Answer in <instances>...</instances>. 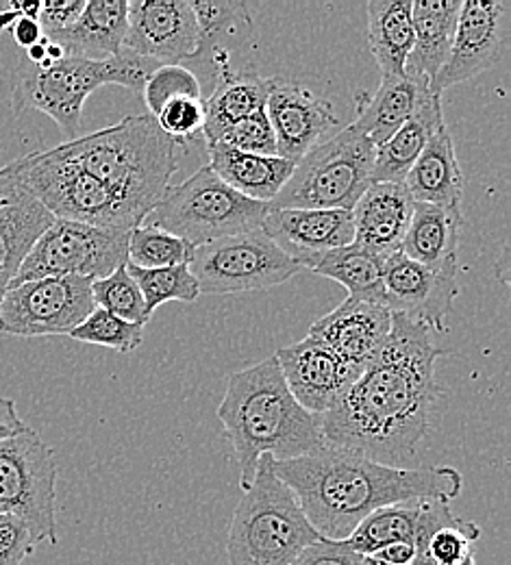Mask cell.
Instances as JSON below:
<instances>
[{"mask_svg":"<svg viewBox=\"0 0 511 565\" xmlns=\"http://www.w3.org/2000/svg\"><path fill=\"white\" fill-rule=\"evenodd\" d=\"M277 78H266L255 72L233 74L222 78L205 98V127L203 136L207 146L219 143L224 131H228L239 120L266 109V100L275 87Z\"/></svg>","mask_w":511,"mask_h":565,"instance_id":"d6a6232c","label":"cell"},{"mask_svg":"<svg viewBox=\"0 0 511 565\" xmlns=\"http://www.w3.org/2000/svg\"><path fill=\"white\" fill-rule=\"evenodd\" d=\"M481 537V529L470 520H455L436 531L427 544L432 565H457L472 557V546Z\"/></svg>","mask_w":511,"mask_h":565,"instance_id":"ab89813d","label":"cell"},{"mask_svg":"<svg viewBox=\"0 0 511 565\" xmlns=\"http://www.w3.org/2000/svg\"><path fill=\"white\" fill-rule=\"evenodd\" d=\"M194 250V244L147 222L136 226L129 237V264L145 270L185 266L192 262Z\"/></svg>","mask_w":511,"mask_h":565,"instance_id":"e575fe53","label":"cell"},{"mask_svg":"<svg viewBox=\"0 0 511 565\" xmlns=\"http://www.w3.org/2000/svg\"><path fill=\"white\" fill-rule=\"evenodd\" d=\"M199 49V22L190 0H134L125 51L159 66H185Z\"/></svg>","mask_w":511,"mask_h":565,"instance_id":"9a60e30c","label":"cell"},{"mask_svg":"<svg viewBox=\"0 0 511 565\" xmlns=\"http://www.w3.org/2000/svg\"><path fill=\"white\" fill-rule=\"evenodd\" d=\"M190 270L201 294H242L284 285L302 268L264 231H253L196 246Z\"/></svg>","mask_w":511,"mask_h":565,"instance_id":"7c38bea8","label":"cell"},{"mask_svg":"<svg viewBox=\"0 0 511 565\" xmlns=\"http://www.w3.org/2000/svg\"><path fill=\"white\" fill-rule=\"evenodd\" d=\"M85 9V0H46L40 7L38 22L46 40L68 31Z\"/></svg>","mask_w":511,"mask_h":565,"instance_id":"ee69618b","label":"cell"},{"mask_svg":"<svg viewBox=\"0 0 511 565\" xmlns=\"http://www.w3.org/2000/svg\"><path fill=\"white\" fill-rule=\"evenodd\" d=\"M461 224V213L446 212L427 203H414V213L398 253L434 270L459 266L457 248Z\"/></svg>","mask_w":511,"mask_h":565,"instance_id":"4dcf8cb0","label":"cell"},{"mask_svg":"<svg viewBox=\"0 0 511 565\" xmlns=\"http://www.w3.org/2000/svg\"><path fill=\"white\" fill-rule=\"evenodd\" d=\"M368 44L383 78L403 76L414 49L412 0H370Z\"/></svg>","mask_w":511,"mask_h":565,"instance_id":"1f68e13d","label":"cell"},{"mask_svg":"<svg viewBox=\"0 0 511 565\" xmlns=\"http://www.w3.org/2000/svg\"><path fill=\"white\" fill-rule=\"evenodd\" d=\"M266 116L275 131L279 157L294 163L316 148L340 122L327 98L305 85L281 78L275 81L266 100Z\"/></svg>","mask_w":511,"mask_h":565,"instance_id":"ffe728a7","label":"cell"},{"mask_svg":"<svg viewBox=\"0 0 511 565\" xmlns=\"http://www.w3.org/2000/svg\"><path fill=\"white\" fill-rule=\"evenodd\" d=\"M159 64L123 51L105 62L64 57L49 68L31 66L13 87V109L22 114L35 109L53 118L68 141L76 140L85 100L103 85H120L131 92L145 89L148 76Z\"/></svg>","mask_w":511,"mask_h":565,"instance_id":"8992f818","label":"cell"},{"mask_svg":"<svg viewBox=\"0 0 511 565\" xmlns=\"http://www.w3.org/2000/svg\"><path fill=\"white\" fill-rule=\"evenodd\" d=\"M275 359L296 403L313 416L327 414L362 374L309 335L279 349Z\"/></svg>","mask_w":511,"mask_h":565,"instance_id":"ac0fdd59","label":"cell"},{"mask_svg":"<svg viewBox=\"0 0 511 565\" xmlns=\"http://www.w3.org/2000/svg\"><path fill=\"white\" fill-rule=\"evenodd\" d=\"M446 127L441 96L427 94L416 114L390 138L376 146L372 183H403L434 134Z\"/></svg>","mask_w":511,"mask_h":565,"instance_id":"f546056e","label":"cell"},{"mask_svg":"<svg viewBox=\"0 0 511 565\" xmlns=\"http://www.w3.org/2000/svg\"><path fill=\"white\" fill-rule=\"evenodd\" d=\"M457 565H475V557H468V559H466V562H461V564H457Z\"/></svg>","mask_w":511,"mask_h":565,"instance_id":"f5cc1de1","label":"cell"},{"mask_svg":"<svg viewBox=\"0 0 511 565\" xmlns=\"http://www.w3.org/2000/svg\"><path fill=\"white\" fill-rule=\"evenodd\" d=\"M155 122L168 138L179 143L192 140L196 134H203L205 127V98L179 96L161 107Z\"/></svg>","mask_w":511,"mask_h":565,"instance_id":"60d3db41","label":"cell"},{"mask_svg":"<svg viewBox=\"0 0 511 565\" xmlns=\"http://www.w3.org/2000/svg\"><path fill=\"white\" fill-rule=\"evenodd\" d=\"M145 329L147 327L142 324L127 322L109 311L94 307V311L74 329L71 338L83 344L111 349L116 353H134L145 340Z\"/></svg>","mask_w":511,"mask_h":565,"instance_id":"74e56055","label":"cell"},{"mask_svg":"<svg viewBox=\"0 0 511 565\" xmlns=\"http://www.w3.org/2000/svg\"><path fill=\"white\" fill-rule=\"evenodd\" d=\"M210 168L237 194L270 205L288 183L294 161L284 157H262L235 150L226 143L207 146Z\"/></svg>","mask_w":511,"mask_h":565,"instance_id":"83f0119b","label":"cell"},{"mask_svg":"<svg viewBox=\"0 0 511 565\" xmlns=\"http://www.w3.org/2000/svg\"><path fill=\"white\" fill-rule=\"evenodd\" d=\"M92 311V279L46 277L20 282L9 287L0 300V333L71 335Z\"/></svg>","mask_w":511,"mask_h":565,"instance_id":"4fadbf2b","label":"cell"},{"mask_svg":"<svg viewBox=\"0 0 511 565\" xmlns=\"http://www.w3.org/2000/svg\"><path fill=\"white\" fill-rule=\"evenodd\" d=\"M461 2L459 0H412L414 49L403 74L432 83L446 64Z\"/></svg>","mask_w":511,"mask_h":565,"instance_id":"f1b7e54d","label":"cell"},{"mask_svg":"<svg viewBox=\"0 0 511 565\" xmlns=\"http://www.w3.org/2000/svg\"><path fill=\"white\" fill-rule=\"evenodd\" d=\"M57 461L33 430L0 441V515L22 520L35 544L57 542Z\"/></svg>","mask_w":511,"mask_h":565,"instance_id":"30bf717a","label":"cell"},{"mask_svg":"<svg viewBox=\"0 0 511 565\" xmlns=\"http://www.w3.org/2000/svg\"><path fill=\"white\" fill-rule=\"evenodd\" d=\"M219 143H226V146H231L235 150L251 152V154L279 157L275 131L270 127L266 109H259L253 116H248V118L239 120L237 125H233L228 131H224V136L220 138Z\"/></svg>","mask_w":511,"mask_h":565,"instance_id":"b9f144b4","label":"cell"},{"mask_svg":"<svg viewBox=\"0 0 511 565\" xmlns=\"http://www.w3.org/2000/svg\"><path fill=\"white\" fill-rule=\"evenodd\" d=\"M446 351L429 329L392 313V331L340 401L320 416L324 444L403 468L429 433L441 396L436 361Z\"/></svg>","mask_w":511,"mask_h":565,"instance_id":"6da1fadb","label":"cell"},{"mask_svg":"<svg viewBox=\"0 0 511 565\" xmlns=\"http://www.w3.org/2000/svg\"><path fill=\"white\" fill-rule=\"evenodd\" d=\"M305 518L322 540L344 542L370 513L414 500L450 502L461 494L455 468H396L358 452L322 446L290 461H273Z\"/></svg>","mask_w":511,"mask_h":565,"instance_id":"7a4b0ae2","label":"cell"},{"mask_svg":"<svg viewBox=\"0 0 511 565\" xmlns=\"http://www.w3.org/2000/svg\"><path fill=\"white\" fill-rule=\"evenodd\" d=\"M362 555L351 551L344 542L318 540L316 544L307 546L292 565H360Z\"/></svg>","mask_w":511,"mask_h":565,"instance_id":"f6af8a7d","label":"cell"},{"mask_svg":"<svg viewBox=\"0 0 511 565\" xmlns=\"http://www.w3.org/2000/svg\"><path fill=\"white\" fill-rule=\"evenodd\" d=\"M429 92L427 81L407 74L381 78L374 94H362L358 98L353 127L374 146H381L416 114Z\"/></svg>","mask_w":511,"mask_h":565,"instance_id":"4316f807","label":"cell"},{"mask_svg":"<svg viewBox=\"0 0 511 565\" xmlns=\"http://www.w3.org/2000/svg\"><path fill=\"white\" fill-rule=\"evenodd\" d=\"M199 22V49L185 64L201 89H212L222 78L246 74L235 68V57L253 42V18L244 2H192ZM207 94V96H210Z\"/></svg>","mask_w":511,"mask_h":565,"instance_id":"e0dca14e","label":"cell"},{"mask_svg":"<svg viewBox=\"0 0 511 565\" xmlns=\"http://www.w3.org/2000/svg\"><path fill=\"white\" fill-rule=\"evenodd\" d=\"M92 300L96 309L109 311L127 322L147 327L150 320L142 291L131 279L127 266H120L105 279L92 281Z\"/></svg>","mask_w":511,"mask_h":565,"instance_id":"8d00e7d4","label":"cell"},{"mask_svg":"<svg viewBox=\"0 0 511 565\" xmlns=\"http://www.w3.org/2000/svg\"><path fill=\"white\" fill-rule=\"evenodd\" d=\"M448 502L439 500H414L401 502L370 513L362 524L344 540V544L358 555H374L392 544H412L418 553H427L432 535L453 524Z\"/></svg>","mask_w":511,"mask_h":565,"instance_id":"7402d4cb","label":"cell"},{"mask_svg":"<svg viewBox=\"0 0 511 565\" xmlns=\"http://www.w3.org/2000/svg\"><path fill=\"white\" fill-rule=\"evenodd\" d=\"M510 35V2L508 0H466L461 2L453 46L446 64L429 83L432 94L441 96L444 89L475 78L492 68Z\"/></svg>","mask_w":511,"mask_h":565,"instance_id":"5bb4252c","label":"cell"},{"mask_svg":"<svg viewBox=\"0 0 511 565\" xmlns=\"http://www.w3.org/2000/svg\"><path fill=\"white\" fill-rule=\"evenodd\" d=\"M53 220L24 185L15 161L0 168V300Z\"/></svg>","mask_w":511,"mask_h":565,"instance_id":"603a6c76","label":"cell"},{"mask_svg":"<svg viewBox=\"0 0 511 565\" xmlns=\"http://www.w3.org/2000/svg\"><path fill=\"white\" fill-rule=\"evenodd\" d=\"M18 18H20V13H18L13 7L7 9V11H0V33L7 31V29H11Z\"/></svg>","mask_w":511,"mask_h":565,"instance_id":"f907efd6","label":"cell"},{"mask_svg":"<svg viewBox=\"0 0 511 565\" xmlns=\"http://www.w3.org/2000/svg\"><path fill=\"white\" fill-rule=\"evenodd\" d=\"M142 96L147 100L148 111L155 118L161 107L179 96H196L203 98V89L199 78L185 66H157L145 83Z\"/></svg>","mask_w":511,"mask_h":565,"instance_id":"f35d334b","label":"cell"},{"mask_svg":"<svg viewBox=\"0 0 511 565\" xmlns=\"http://www.w3.org/2000/svg\"><path fill=\"white\" fill-rule=\"evenodd\" d=\"M26 57H29L31 66H40L46 60V38L42 42H38L35 46L26 49Z\"/></svg>","mask_w":511,"mask_h":565,"instance_id":"681fc988","label":"cell"},{"mask_svg":"<svg viewBox=\"0 0 511 565\" xmlns=\"http://www.w3.org/2000/svg\"><path fill=\"white\" fill-rule=\"evenodd\" d=\"M374 152L376 146L349 125L294 163L288 183L268 207L353 212L372 183Z\"/></svg>","mask_w":511,"mask_h":565,"instance_id":"52a82bcc","label":"cell"},{"mask_svg":"<svg viewBox=\"0 0 511 565\" xmlns=\"http://www.w3.org/2000/svg\"><path fill=\"white\" fill-rule=\"evenodd\" d=\"M385 264L387 257L376 255L353 242L344 248L324 255L311 273L344 285L351 298L383 305Z\"/></svg>","mask_w":511,"mask_h":565,"instance_id":"836d02e7","label":"cell"},{"mask_svg":"<svg viewBox=\"0 0 511 565\" xmlns=\"http://www.w3.org/2000/svg\"><path fill=\"white\" fill-rule=\"evenodd\" d=\"M35 546L38 544L22 520L13 515H0V565L24 564Z\"/></svg>","mask_w":511,"mask_h":565,"instance_id":"7bdbcfd3","label":"cell"},{"mask_svg":"<svg viewBox=\"0 0 511 565\" xmlns=\"http://www.w3.org/2000/svg\"><path fill=\"white\" fill-rule=\"evenodd\" d=\"M457 268H427L396 253L387 257L383 275V307L429 331H446V318L459 294Z\"/></svg>","mask_w":511,"mask_h":565,"instance_id":"2e32d148","label":"cell"},{"mask_svg":"<svg viewBox=\"0 0 511 565\" xmlns=\"http://www.w3.org/2000/svg\"><path fill=\"white\" fill-rule=\"evenodd\" d=\"M26 428L29 426L22 423V418L18 416L15 403L11 398H0V441L20 435Z\"/></svg>","mask_w":511,"mask_h":565,"instance_id":"bcb514c9","label":"cell"},{"mask_svg":"<svg viewBox=\"0 0 511 565\" xmlns=\"http://www.w3.org/2000/svg\"><path fill=\"white\" fill-rule=\"evenodd\" d=\"M15 166L29 192L55 220L116 231H134L147 220L145 213L62 157L57 148L20 157Z\"/></svg>","mask_w":511,"mask_h":565,"instance_id":"9c48e42d","label":"cell"},{"mask_svg":"<svg viewBox=\"0 0 511 565\" xmlns=\"http://www.w3.org/2000/svg\"><path fill=\"white\" fill-rule=\"evenodd\" d=\"M131 231L53 220L38 237L9 287L46 277L105 279L129 264Z\"/></svg>","mask_w":511,"mask_h":565,"instance_id":"8fae6325","label":"cell"},{"mask_svg":"<svg viewBox=\"0 0 511 565\" xmlns=\"http://www.w3.org/2000/svg\"><path fill=\"white\" fill-rule=\"evenodd\" d=\"M219 418L233 446L244 492L262 457L290 461L327 446L320 416L296 403L275 354L228 376Z\"/></svg>","mask_w":511,"mask_h":565,"instance_id":"3957f363","label":"cell"},{"mask_svg":"<svg viewBox=\"0 0 511 565\" xmlns=\"http://www.w3.org/2000/svg\"><path fill=\"white\" fill-rule=\"evenodd\" d=\"M179 146L148 114L127 116L96 134L66 141L57 152L148 217L179 172Z\"/></svg>","mask_w":511,"mask_h":565,"instance_id":"277c9868","label":"cell"},{"mask_svg":"<svg viewBox=\"0 0 511 565\" xmlns=\"http://www.w3.org/2000/svg\"><path fill=\"white\" fill-rule=\"evenodd\" d=\"M11 33H13L15 44L22 46V49H31V46H35L38 42L44 40L42 26L33 18H18L15 24L11 26Z\"/></svg>","mask_w":511,"mask_h":565,"instance_id":"7dc6e473","label":"cell"},{"mask_svg":"<svg viewBox=\"0 0 511 565\" xmlns=\"http://www.w3.org/2000/svg\"><path fill=\"white\" fill-rule=\"evenodd\" d=\"M273 457H262L251 488L239 500L226 540L231 565H292L322 540L305 518L292 490L275 475Z\"/></svg>","mask_w":511,"mask_h":565,"instance_id":"5b68a950","label":"cell"},{"mask_svg":"<svg viewBox=\"0 0 511 565\" xmlns=\"http://www.w3.org/2000/svg\"><path fill=\"white\" fill-rule=\"evenodd\" d=\"M360 565H390L385 564V562H381V559H376V557H372V555H365L362 557V564Z\"/></svg>","mask_w":511,"mask_h":565,"instance_id":"816d5d0a","label":"cell"},{"mask_svg":"<svg viewBox=\"0 0 511 565\" xmlns=\"http://www.w3.org/2000/svg\"><path fill=\"white\" fill-rule=\"evenodd\" d=\"M414 213V199L405 183H370L364 196L353 207L355 244L392 257L401 250Z\"/></svg>","mask_w":511,"mask_h":565,"instance_id":"cb8c5ba5","label":"cell"},{"mask_svg":"<svg viewBox=\"0 0 511 565\" xmlns=\"http://www.w3.org/2000/svg\"><path fill=\"white\" fill-rule=\"evenodd\" d=\"M127 22V0H89L73 26L49 42L60 44L66 51V57L105 62L125 51Z\"/></svg>","mask_w":511,"mask_h":565,"instance_id":"d4e9b609","label":"cell"},{"mask_svg":"<svg viewBox=\"0 0 511 565\" xmlns=\"http://www.w3.org/2000/svg\"><path fill=\"white\" fill-rule=\"evenodd\" d=\"M403 183L414 203H427L446 212L461 213L464 174L446 127L434 134Z\"/></svg>","mask_w":511,"mask_h":565,"instance_id":"484cf974","label":"cell"},{"mask_svg":"<svg viewBox=\"0 0 511 565\" xmlns=\"http://www.w3.org/2000/svg\"><path fill=\"white\" fill-rule=\"evenodd\" d=\"M416 555H418V551L412 544H392V546L381 548L372 557H376V559H381V562L390 565H412L414 559H416Z\"/></svg>","mask_w":511,"mask_h":565,"instance_id":"c3c4849f","label":"cell"},{"mask_svg":"<svg viewBox=\"0 0 511 565\" xmlns=\"http://www.w3.org/2000/svg\"><path fill=\"white\" fill-rule=\"evenodd\" d=\"M262 231L300 268L313 270L331 250L355 242L353 212L344 210H273Z\"/></svg>","mask_w":511,"mask_h":565,"instance_id":"d6986e66","label":"cell"},{"mask_svg":"<svg viewBox=\"0 0 511 565\" xmlns=\"http://www.w3.org/2000/svg\"><path fill=\"white\" fill-rule=\"evenodd\" d=\"M266 213L268 205L237 194L210 166H203L181 185H170L145 222L194 246H205L222 237L262 231Z\"/></svg>","mask_w":511,"mask_h":565,"instance_id":"ba28073f","label":"cell"},{"mask_svg":"<svg viewBox=\"0 0 511 565\" xmlns=\"http://www.w3.org/2000/svg\"><path fill=\"white\" fill-rule=\"evenodd\" d=\"M131 279L140 287L147 311L152 316L157 307L166 302H194L201 296L199 282L194 279L190 264L174 266V268H155L145 270L127 264Z\"/></svg>","mask_w":511,"mask_h":565,"instance_id":"d590c367","label":"cell"},{"mask_svg":"<svg viewBox=\"0 0 511 565\" xmlns=\"http://www.w3.org/2000/svg\"><path fill=\"white\" fill-rule=\"evenodd\" d=\"M392 331V311L379 302L347 298L331 313L316 320L309 338L322 342L349 367L364 372L365 365L383 349Z\"/></svg>","mask_w":511,"mask_h":565,"instance_id":"44dd1931","label":"cell"}]
</instances>
